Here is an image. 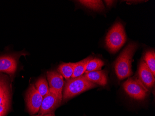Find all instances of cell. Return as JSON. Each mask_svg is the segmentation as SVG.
I'll return each instance as SVG.
<instances>
[{
  "instance_id": "1",
  "label": "cell",
  "mask_w": 155,
  "mask_h": 116,
  "mask_svg": "<svg viewBox=\"0 0 155 116\" xmlns=\"http://www.w3.org/2000/svg\"><path fill=\"white\" fill-rule=\"evenodd\" d=\"M136 43H130L124 49L116 61L115 70L118 79L122 80L132 75L131 62L137 49Z\"/></svg>"
},
{
  "instance_id": "2",
  "label": "cell",
  "mask_w": 155,
  "mask_h": 116,
  "mask_svg": "<svg viewBox=\"0 0 155 116\" xmlns=\"http://www.w3.org/2000/svg\"><path fill=\"white\" fill-rule=\"evenodd\" d=\"M97 85L90 81L84 76L67 79L65 82L62 101H66L88 90L97 87Z\"/></svg>"
},
{
  "instance_id": "3",
  "label": "cell",
  "mask_w": 155,
  "mask_h": 116,
  "mask_svg": "<svg viewBox=\"0 0 155 116\" xmlns=\"http://www.w3.org/2000/svg\"><path fill=\"white\" fill-rule=\"evenodd\" d=\"M126 41L125 30L122 24L120 22L115 23L112 26L105 38L107 47L112 53L118 51Z\"/></svg>"
},
{
  "instance_id": "4",
  "label": "cell",
  "mask_w": 155,
  "mask_h": 116,
  "mask_svg": "<svg viewBox=\"0 0 155 116\" xmlns=\"http://www.w3.org/2000/svg\"><path fill=\"white\" fill-rule=\"evenodd\" d=\"M43 98V97L35 87V85H30L26 94L27 109L30 114L34 115L39 113Z\"/></svg>"
},
{
  "instance_id": "5",
  "label": "cell",
  "mask_w": 155,
  "mask_h": 116,
  "mask_svg": "<svg viewBox=\"0 0 155 116\" xmlns=\"http://www.w3.org/2000/svg\"><path fill=\"white\" fill-rule=\"evenodd\" d=\"M123 88L128 95L136 100H143L147 96V91L143 85L133 78L127 80L124 84Z\"/></svg>"
},
{
  "instance_id": "6",
  "label": "cell",
  "mask_w": 155,
  "mask_h": 116,
  "mask_svg": "<svg viewBox=\"0 0 155 116\" xmlns=\"http://www.w3.org/2000/svg\"><path fill=\"white\" fill-rule=\"evenodd\" d=\"M11 93L8 83L0 77V116H5L10 108Z\"/></svg>"
},
{
  "instance_id": "7",
  "label": "cell",
  "mask_w": 155,
  "mask_h": 116,
  "mask_svg": "<svg viewBox=\"0 0 155 116\" xmlns=\"http://www.w3.org/2000/svg\"><path fill=\"white\" fill-rule=\"evenodd\" d=\"M62 101V100L57 94L49 90L48 94L43 97L39 114L43 116L45 114L54 112Z\"/></svg>"
},
{
  "instance_id": "8",
  "label": "cell",
  "mask_w": 155,
  "mask_h": 116,
  "mask_svg": "<svg viewBox=\"0 0 155 116\" xmlns=\"http://www.w3.org/2000/svg\"><path fill=\"white\" fill-rule=\"evenodd\" d=\"M49 90L57 94L62 100V91L64 85L63 77L56 71H50L47 72Z\"/></svg>"
},
{
  "instance_id": "9",
  "label": "cell",
  "mask_w": 155,
  "mask_h": 116,
  "mask_svg": "<svg viewBox=\"0 0 155 116\" xmlns=\"http://www.w3.org/2000/svg\"><path fill=\"white\" fill-rule=\"evenodd\" d=\"M138 75L140 81L146 88H151L153 87L155 84V76L143 61L141 62L139 65Z\"/></svg>"
},
{
  "instance_id": "10",
  "label": "cell",
  "mask_w": 155,
  "mask_h": 116,
  "mask_svg": "<svg viewBox=\"0 0 155 116\" xmlns=\"http://www.w3.org/2000/svg\"><path fill=\"white\" fill-rule=\"evenodd\" d=\"M17 61L15 56L12 55L0 57V71L13 75L17 69Z\"/></svg>"
},
{
  "instance_id": "11",
  "label": "cell",
  "mask_w": 155,
  "mask_h": 116,
  "mask_svg": "<svg viewBox=\"0 0 155 116\" xmlns=\"http://www.w3.org/2000/svg\"><path fill=\"white\" fill-rule=\"evenodd\" d=\"M90 81L97 85L104 86L107 83V75L104 71H97L85 73L83 75Z\"/></svg>"
},
{
  "instance_id": "12",
  "label": "cell",
  "mask_w": 155,
  "mask_h": 116,
  "mask_svg": "<svg viewBox=\"0 0 155 116\" xmlns=\"http://www.w3.org/2000/svg\"><path fill=\"white\" fill-rule=\"evenodd\" d=\"M75 66L76 63H62L59 66L57 70L67 80L72 77Z\"/></svg>"
},
{
  "instance_id": "13",
  "label": "cell",
  "mask_w": 155,
  "mask_h": 116,
  "mask_svg": "<svg viewBox=\"0 0 155 116\" xmlns=\"http://www.w3.org/2000/svg\"><path fill=\"white\" fill-rule=\"evenodd\" d=\"M93 59L92 57H88L86 59L76 63L75 67L73 72V75L71 78H74L83 75L86 71L88 63Z\"/></svg>"
},
{
  "instance_id": "14",
  "label": "cell",
  "mask_w": 155,
  "mask_h": 116,
  "mask_svg": "<svg viewBox=\"0 0 155 116\" xmlns=\"http://www.w3.org/2000/svg\"><path fill=\"white\" fill-rule=\"evenodd\" d=\"M35 85L38 92L43 97H44L49 91L48 84L44 77L40 78L36 81Z\"/></svg>"
},
{
  "instance_id": "15",
  "label": "cell",
  "mask_w": 155,
  "mask_h": 116,
  "mask_svg": "<svg viewBox=\"0 0 155 116\" xmlns=\"http://www.w3.org/2000/svg\"><path fill=\"white\" fill-rule=\"evenodd\" d=\"M79 2L81 4L88 8L96 10V11H102L104 8L102 1H99V0L84 1L83 0V1H79Z\"/></svg>"
},
{
  "instance_id": "16",
  "label": "cell",
  "mask_w": 155,
  "mask_h": 116,
  "mask_svg": "<svg viewBox=\"0 0 155 116\" xmlns=\"http://www.w3.org/2000/svg\"><path fill=\"white\" fill-rule=\"evenodd\" d=\"M144 62L155 76V53L154 51L146 52L143 57Z\"/></svg>"
},
{
  "instance_id": "17",
  "label": "cell",
  "mask_w": 155,
  "mask_h": 116,
  "mask_svg": "<svg viewBox=\"0 0 155 116\" xmlns=\"http://www.w3.org/2000/svg\"><path fill=\"white\" fill-rule=\"evenodd\" d=\"M104 65V62L98 58H93L91 60L87 65L84 73L101 70Z\"/></svg>"
},
{
  "instance_id": "18",
  "label": "cell",
  "mask_w": 155,
  "mask_h": 116,
  "mask_svg": "<svg viewBox=\"0 0 155 116\" xmlns=\"http://www.w3.org/2000/svg\"><path fill=\"white\" fill-rule=\"evenodd\" d=\"M104 2H105L107 6H110V5H112L114 1H104Z\"/></svg>"
},
{
  "instance_id": "19",
  "label": "cell",
  "mask_w": 155,
  "mask_h": 116,
  "mask_svg": "<svg viewBox=\"0 0 155 116\" xmlns=\"http://www.w3.org/2000/svg\"><path fill=\"white\" fill-rule=\"evenodd\" d=\"M43 116H55L54 113V112L53 113H48V114H45V115H43Z\"/></svg>"
},
{
  "instance_id": "20",
  "label": "cell",
  "mask_w": 155,
  "mask_h": 116,
  "mask_svg": "<svg viewBox=\"0 0 155 116\" xmlns=\"http://www.w3.org/2000/svg\"><path fill=\"white\" fill-rule=\"evenodd\" d=\"M42 116L41 115H40V114H38L37 115H35V116Z\"/></svg>"
}]
</instances>
